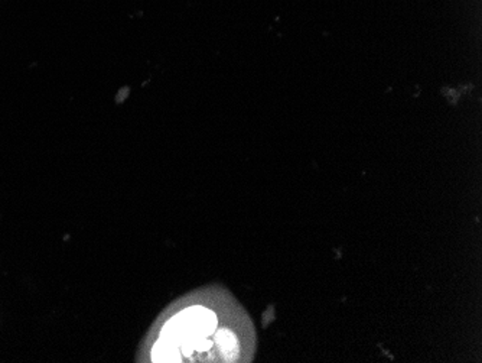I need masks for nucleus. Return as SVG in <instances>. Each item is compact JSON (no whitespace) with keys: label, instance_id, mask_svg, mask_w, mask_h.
Instances as JSON below:
<instances>
[{"label":"nucleus","instance_id":"obj_2","mask_svg":"<svg viewBox=\"0 0 482 363\" xmlns=\"http://www.w3.org/2000/svg\"><path fill=\"white\" fill-rule=\"evenodd\" d=\"M217 342L228 358L234 356V353L237 352V340L228 330H221L217 334Z\"/></svg>","mask_w":482,"mask_h":363},{"label":"nucleus","instance_id":"obj_1","mask_svg":"<svg viewBox=\"0 0 482 363\" xmlns=\"http://www.w3.org/2000/svg\"><path fill=\"white\" fill-rule=\"evenodd\" d=\"M217 327V317L212 311L204 307H190L175 317H172L163 327L161 340L153 350L156 362H171L176 359L174 349L178 346L184 353L191 355L195 350L211 348L206 336Z\"/></svg>","mask_w":482,"mask_h":363}]
</instances>
